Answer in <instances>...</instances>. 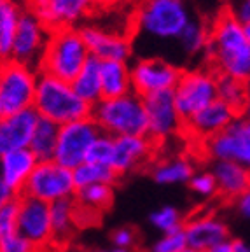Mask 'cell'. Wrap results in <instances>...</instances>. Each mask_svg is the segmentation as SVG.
Listing matches in <instances>:
<instances>
[{
    "label": "cell",
    "mask_w": 250,
    "mask_h": 252,
    "mask_svg": "<svg viewBox=\"0 0 250 252\" xmlns=\"http://www.w3.org/2000/svg\"><path fill=\"white\" fill-rule=\"evenodd\" d=\"M58 131L60 126L47 119L39 118L33 135H31L30 147L28 149L35 154L39 161H49L55 156L56 142H58Z\"/></svg>",
    "instance_id": "29"
},
{
    "label": "cell",
    "mask_w": 250,
    "mask_h": 252,
    "mask_svg": "<svg viewBox=\"0 0 250 252\" xmlns=\"http://www.w3.org/2000/svg\"><path fill=\"white\" fill-rule=\"evenodd\" d=\"M235 209L243 219L250 220V188L235 200Z\"/></svg>",
    "instance_id": "41"
},
{
    "label": "cell",
    "mask_w": 250,
    "mask_h": 252,
    "mask_svg": "<svg viewBox=\"0 0 250 252\" xmlns=\"http://www.w3.org/2000/svg\"><path fill=\"white\" fill-rule=\"evenodd\" d=\"M138 235L137 231L129 226H121V228L114 229L112 235H110V242H112V247L121 249V251H131L135 245H137Z\"/></svg>",
    "instance_id": "39"
},
{
    "label": "cell",
    "mask_w": 250,
    "mask_h": 252,
    "mask_svg": "<svg viewBox=\"0 0 250 252\" xmlns=\"http://www.w3.org/2000/svg\"><path fill=\"white\" fill-rule=\"evenodd\" d=\"M145 118H147V137L157 144L175 137L182 131L184 121L177 112L172 91L144 96Z\"/></svg>",
    "instance_id": "14"
},
{
    "label": "cell",
    "mask_w": 250,
    "mask_h": 252,
    "mask_svg": "<svg viewBox=\"0 0 250 252\" xmlns=\"http://www.w3.org/2000/svg\"><path fill=\"white\" fill-rule=\"evenodd\" d=\"M236 116L238 114L233 112L227 105H224L219 100H215L210 105L199 110L198 114L192 116L191 119L184 121L182 131L188 133L191 138H194V140H198L199 144H203L205 140L226 130Z\"/></svg>",
    "instance_id": "19"
},
{
    "label": "cell",
    "mask_w": 250,
    "mask_h": 252,
    "mask_svg": "<svg viewBox=\"0 0 250 252\" xmlns=\"http://www.w3.org/2000/svg\"><path fill=\"white\" fill-rule=\"evenodd\" d=\"M25 11L35 14L49 30L79 28L93 12L91 0H20Z\"/></svg>",
    "instance_id": "12"
},
{
    "label": "cell",
    "mask_w": 250,
    "mask_h": 252,
    "mask_svg": "<svg viewBox=\"0 0 250 252\" xmlns=\"http://www.w3.org/2000/svg\"><path fill=\"white\" fill-rule=\"evenodd\" d=\"M82 40L86 44L90 56L100 62H126L133 55V42L129 35L119 32L105 30L98 25H81Z\"/></svg>",
    "instance_id": "15"
},
{
    "label": "cell",
    "mask_w": 250,
    "mask_h": 252,
    "mask_svg": "<svg viewBox=\"0 0 250 252\" xmlns=\"http://www.w3.org/2000/svg\"><path fill=\"white\" fill-rule=\"evenodd\" d=\"M184 236L188 247L207 252L215 244L229 240V226L217 214H194L184 220Z\"/></svg>",
    "instance_id": "18"
},
{
    "label": "cell",
    "mask_w": 250,
    "mask_h": 252,
    "mask_svg": "<svg viewBox=\"0 0 250 252\" xmlns=\"http://www.w3.org/2000/svg\"><path fill=\"white\" fill-rule=\"evenodd\" d=\"M129 72H131V91L142 98L149 94L173 91L182 74L179 65L159 56L138 58L133 65H129Z\"/></svg>",
    "instance_id": "11"
},
{
    "label": "cell",
    "mask_w": 250,
    "mask_h": 252,
    "mask_svg": "<svg viewBox=\"0 0 250 252\" xmlns=\"http://www.w3.org/2000/svg\"><path fill=\"white\" fill-rule=\"evenodd\" d=\"M100 135L102 131L91 116L60 126L53 161L68 170H75L79 165L86 163L88 151Z\"/></svg>",
    "instance_id": "10"
},
{
    "label": "cell",
    "mask_w": 250,
    "mask_h": 252,
    "mask_svg": "<svg viewBox=\"0 0 250 252\" xmlns=\"http://www.w3.org/2000/svg\"><path fill=\"white\" fill-rule=\"evenodd\" d=\"M72 88L88 105H96L102 96V81H100V60L90 56L84 67L72 81Z\"/></svg>",
    "instance_id": "25"
},
{
    "label": "cell",
    "mask_w": 250,
    "mask_h": 252,
    "mask_svg": "<svg viewBox=\"0 0 250 252\" xmlns=\"http://www.w3.org/2000/svg\"><path fill=\"white\" fill-rule=\"evenodd\" d=\"M129 0H91L93 11H110V9L121 7Z\"/></svg>",
    "instance_id": "42"
},
{
    "label": "cell",
    "mask_w": 250,
    "mask_h": 252,
    "mask_svg": "<svg viewBox=\"0 0 250 252\" xmlns=\"http://www.w3.org/2000/svg\"><path fill=\"white\" fill-rule=\"evenodd\" d=\"M14 198H16V194L12 193L11 189H9L4 182L0 181V209H2L5 203H9L11 200H14Z\"/></svg>",
    "instance_id": "44"
},
{
    "label": "cell",
    "mask_w": 250,
    "mask_h": 252,
    "mask_svg": "<svg viewBox=\"0 0 250 252\" xmlns=\"http://www.w3.org/2000/svg\"><path fill=\"white\" fill-rule=\"evenodd\" d=\"M235 252H250V244L245 240H235Z\"/></svg>",
    "instance_id": "45"
},
{
    "label": "cell",
    "mask_w": 250,
    "mask_h": 252,
    "mask_svg": "<svg viewBox=\"0 0 250 252\" xmlns=\"http://www.w3.org/2000/svg\"><path fill=\"white\" fill-rule=\"evenodd\" d=\"M212 175L217 182V193L227 200H236L250 188V170L233 161H214Z\"/></svg>",
    "instance_id": "22"
},
{
    "label": "cell",
    "mask_w": 250,
    "mask_h": 252,
    "mask_svg": "<svg viewBox=\"0 0 250 252\" xmlns=\"http://www.w3.org/2000/svg\"><path fill=\"white\" fill-rule=\"evenodd\" d=\"M88 252H131V251H121V249L109 247V249H93V251H88Z\"/></svg>",
    "instance_id": "47"
},
{
    "label": "cell",
    "mask_w": 250,
    "mask_h": 252,
    "mask_svg": "<svg viewBox=\"0 0 250 252\" xmlns=\"http://www.w3.org/2000/svg\"><path fill=\"white\" fill-rule=\"evenodd\" d=\"M217 77L212 68L182 70L177 86L173 88V102L182 121H188L199 110L217 100Z\"/></svg>",
    "instance_id": "7"
},
{
    "label": "cell",
    "mask_w": 250,
    "mask_h": 252,
    "mask_svg": "<svg viewBox=\"0 0 250 252\" xmlns=\"http://www.w3.org/2000/svg\"><path fill=\"white\" fill-rule=\"evenodd\" d=\"M91 109L93 107L88 105L75 93L70 83L39 72L35 100H33V110L39 118L63 126L90 118Z\"/></svg>",
    "instance_id": "3"
},
{
    "label": "cell",
    "mask_w": 250,
    "mask_h": 252,
    "mask_svg": "<svg viewBox=\"0 0 250 252\" xmlns=\"http://www.w3.org/2000/svg\"><path fill=\"white\" fill-rule=\"evenodd\" d=\"M247 84H249V90H250V79H249V81H247Z\"/></svg>",
    "instance_id": "50"
},
{
    "label": "cell",
    "mask_w": 250,
    "mask_h": 252,
    "mask_svg": "<svg viewBox=\"0 0 250 252\" xmlns=\"http://www.w3.org/2000/svg\"><path fill=\"white\" fill-rule=\"evenodd\" d=\"M39 116L33 109L0 118V156L28 149Z\"/></svg>",
    "instance_id": "20"
},
{
    "label": "cell",
    "mask_w": 250,
    "mask_h": 252,
    "mask_svg": "<svg viewBox=\"0 0 250 252\" xmlns=\"http://www.w3.org/2000/svg\"><path fill=\"white\" fill-rule=\"evenodd\" d=\"M37 163L39 159L30 149L4 154V156H0V181L4 182L16 196H21Z\"/></svg>",
    "instance_id": "21"
},
{
    "label": "cell",
    "mask_w": 250,
    "mask_h": 252,
    "mask_svg": "<svg viewBox=\"0 0 250 252\" xmlns=\"http://www.w3.org/2000/svg\"><path fill=\"white\" fill-rule=\"evenodd\" d=\"M191 191L196 196L203 198V200H210V198L217 196V182H215L214 175L210 170H199V172L192 173L191 181L188 182Z\"/></svg>",
    "instance_id": "34"
},
{
    "label": "cell",
    "mask_w": 250,
    "mask_h": 252,
    "mask_svg": "<svg viewBox=\"0 0 250 252\" xmlns=\"http://www.w3.org/2000/svg\"><path fill=\"white\" fill-rule=\"evenodd\" d=\"M194 161L189 156H172L157 161L151 170V177L157 186H182L191 181Z\"/></svg>",
    "instance_id": "23"
},
{
    "label": "cell",
    "mask_w": 250,
    "mask_h": 252,
    "mask_svg": "<svg viewBox=\"0 0 250 252\" xmlns=\"http://www.w3.org/2000/svg\"><path fill=\"white\" fill-rule=\"evenodd\" d=\"M91 118L103 135L112 138L147 135L144 98L133 91L116 98H102L91 109Z\"/></svg>",
    "instance_id": "5"
},
{
    "label": "cell",
    "mask_w": 250,
    "mask_h": 252,
    "mask_svg": "<svg viewBox=\"0 0 250 252\" xmlns=\"http://www.w3.org/2000/svg\"><path fill=\"white\" fill-rule=\"evenodd\" d=\"M103 98H116L131 93V72L126 62H100Z\"/></svg>",
    "instance_id": "24"
},
{
    "label": "cell",
    "mask_w": 250,
    "mask_h": 252,
    "mask_svg": "<svg viewBox=\"0 0 250 252\" xmlns=\"http://www.w3.org/2000/svg\"><path fill=\"white\" fill-rule=\"evenodd\" d=\"M249 96V84L238 79L219 75L217 77V100L240 116Z\"/></svg>",
    "instance_id": "32"
},
{
    "label": "cell",
    "mask_w": 250,
    "mask_h": 252,
    "mask_svg": "<svg viewBox=\"0 0 250 252\" xmlns=\"http://www.w3.org/2000/svg\"><path fill=\"white\" fill-rule=\"evenodd\" d=\"M39 249L16 231L0 238V252H37Z\"/></svg>",
    "instance_id": "38"
},
{
    "label": "cell",
    "mask_w": 250,
    "mask_h": 252,
    "mask_svg": "<svg viewBox=\"0 0 250 252\" xmlns=\"http://www.w3.org/2000/svg\"><path fill=\"white\" fill-rule=\"evenodd\" d=\"M88 60L90 51L82 40L81 30L74 27L56 28L49 33L39 72L72 83Z\"/></svg>",
    "instance_id": "4"
},
{
    "label": "cell",
    "mask_w": 250,
    "mask_h": 252,
    "mask_svg": "<svg viewBox=\"0 0 250 252\" xmlns=\"http://www.w3.org/2000/svg\"><path fill=\"white\" fill-rule=\"evenodd\" d=\"M18 233L25 236L37 249L44 247L53 240L49 205L35 198L20 196L18 209Z\"/></svg>",
    "instance_id": "16"
},
{
    "label": "cell",
    "mask_w": 250,
    "mask_h": 252,
    "mask_svg": "<svg viewBox=\"0 0 250 252\" xmlns=\"http://www.w3.org/2000/svg\"><path fill=\"white\" fill-rule=\"evenodd\" d=\"M208 37H210V27L201 18L192 16V20L188 23V27L177 37L175 44L182 55L194 58V56L207 53Z\"/></svg>",
    "instance_id": "27"
},
{
    "label": "cell",
    "mask_w": 250,
    "mask_h": 252,
    "mask_svg": "<svg viewBox=\"0 0 250 252\" xmlns=\"http://www.w3.org/2000/svg\"><path fill=\"white\" fill-rule=\"evenodd\" d=\"M184 216L177 207L173 205H163L159 209L153 210L151 216H149V222L154 229L161 233V235H166V233H175L180 231L184 228Z\"/></svg>",
    "instance_id": "33"
},
{
    "label": "cell",
    "mask_w": 250,
    "mask_h": 252,
    "mask_svg": "<svg viewBox=\"0 0 250 252\" xmlns=\"http://www.w3.org/2000/svg\"><path fill=\"white\" fill-rule=\"evenodd\" d=\"M233 18L238 21L240 25H249L250 23V0H229V9H227Z\"/></svg>",
    "instance_id": "40"
},
{
    "label": "cell",
    "mask_w": 250,
    "mask_h": 252,
    "mask_svg": "<svg viewBox=\"0 0 250 252\" xmlns=\"http://www.w3.org/2000/svg\"><path fill=\"white\" fill-rule=\"evenodd\" d=\"M23 11L20 0H0V62L11 58L12 40Z\"/></svg>",
    "instance_id": "26"
},
{
    "label": "cell",
    "mask_w": 250,
    "mask_h": 252,
    "mask_svg": "<svg viewBox=\"0 0 250 252\" xmlns=\"http://www.w3.org/2000/svg\"><path fill=\"white\" fill-rule=\"evenodd\" d=\"M240 116H243L245 119H249L250 121V90H249V96H247V102L245 105H243L242 112H240Z\"/></svg>",
    "instance_id": "46"
},
{
    "label": "cell",
    "mask_w": 250,
    "mask_h": 252,
    "mask_svg": "<svg viewBox=\"0 0 250 252\" xmlns=\"http://www.w3.org/2000/svg\"><path fill=\"white\" fill-rule=\"evenodd\" d=\"M39 70L14 62H0V118L33 109Z\"/></svg>",
    "instance_id": "6"
},
{
    "label": "cell",
    "mask_w": 250,
    "mask_h": 252,
    "mask_svg": "<svg viewBox=\"0 0 250 252\" xmlns=\"http://www.w3.org/2000/svg\"><path fill=\"white\" fill-rule=\"evenodd\" d=\"M112 137L109 135H100L96 140L93 142V146L90 147L86 156L88 163H98V165H109L112 159Z\"/></svg>",
    "instance_id": "35"
},
{
    "label": "cell",
    "mask_w": 250,
    "mask_h": 252,
    "mask_svg": "<svg viewBox=\"0 0 250 252\" xmlns=\"http://www.w3.org/2000/svg\"><path fill=\"white\" fill-rule=\"evenodd\" d=\"M77 203L74 198L68 200L56 201L49 205V216H51V228H53V238L63 240L72 235L75 226L79 224L77 219Z\"/></svg>",
    "instance_id": "28"
},
{
    "label": "cell",
    "mask_w": 250,
    "mask_h": 252,
    "mask_svg": "<svg viewBox=\"0 0 250 252\" xmlns=\"http://www.w3.org/2000/svg\"><path fill=\"white\" fill-rule=\"evenodd\" d=\"M207 252H235V240H224L215 244L214 247H210Z\"/></svg>",
    "instance_id": "43"
},
{
    "label": "cell",
    "mask_w": 250,
    "mask_h": 252,
    "mask_svg": "<svg viewBox=\"0 0 250 252\" xmlns=\"http://www.w3.org/2000/svg\"><path fill=\"white\" fill-rule=\"evenodd\" d=\"M74 200L81 210L100 214L107 210L114 201V186L96 184L75 189Z\"/></svg>",
    "instance_id": "30"
},
{
    "label": "cell",
    "mask_w": 250,
    "mask_h": 252,
    "mask_svg": "<svg viewBox=\"0 0 250 252\" xmlns=\"http://www.w3.org/2000/svg\"><path fill=\"white\" fill-rule=\"evenodd\" d=\"M74 175L75 189L88 188V186L107 184L114 186L118 182L119 175L110 168L109 165H98V163H82L75 170H72Z\"/></svg>",
    "instance_id": "31"
},
{
    "label": "cell",
    "mask_w": 250,
    "mask_h": 252,
    "mask_svg": "<svg viewBox=\"0 0 250 252\" xmlns=\"http://www.w3.org/2000/svg\"><path fill=\"white\" fill-rule=\"evenodd\" d=\"M49 33L51 30L35 14L23 11L18 28H16L14 40H12L11 58L39 70L44 49L49 40Z\"/></svg>",
    "instance_id": "13"
},
{
    "label": "cell",
    "mask_w": 250,
    "mask_h": 252,
    "mask_svg": "<svg viewBox=\"0 0 250 252\" xmlns=\"http://www.w3.org/2000/svg\"><path fill=\"white\" fill-rule=\"evenodd\" d=\"M188 247V242H186L184 231L175 233H166V235H161L153 245H151V252H182Z\"/></svg>",
    "instance_id": "37"
},
{
    "label": "cell",
    "mask_w": 250,
    "mask_h": 252,
    "mask_svg": "<svg viewBox=\"0 0 250 252\" xmlns=\"http://www.w3.org/2000/svg\"><path fill=\"white\" fill-rule=\"evenodd\" d=\"M192 16L186 0H138L133 9V28L147 40L175 42Z\"/></svg>",
    "instance_id": "2"
},
{
    "label": "cell",
    "mask_w": 250,
    "mask_h": 252,
    "mask_svg": "<svg viewBox=\"0 0 250 252\" xmlns=\"http://www.w3.org/2000/svg\"><path fill=\"white\" fill-rule=\"evenodd\" d=\"M243 30H245L247 42H249V46H250V23H249V25H245V27H243Z\"/></svg>",
    "instance_id": "48"
},
{
    "label": "cell",
    "mask_w": 250,
    "mask_h": 252,
    "mask_svg": "<svg viewBox=\"0 0 250 252\" xmlns=\"http://www.w3.org/2000/svg\"><path fill=\"white\" fill-rule=\"evenodd\" d=\"M154 144L147 135H126L116 137L112 140V159L110 168L118 173L119 177L140 168L142 165L153 158Z\"/></svg>",
    "instance_id": "17"
},
{
    "label": "cell",
    "mask_w": 250,
    "mask_h": 252,
    "mask_svg": "<svg viewBox=\"0 0 250 252\" xmlns=\"http://www.w3.org/2000/svg\"><path fill=\"white\" fill-rule=\"evenodd\" d=\"M205 55L217 75L238 79L243 83L250 79V46L245 30L227 11L220 12L210 25Z\"/></svg>",
    "instance_id": "1"
},
{
    "label": "cell",
    "mask_w": 250,
    "mask_h": 252,
    "mask_svg": "<svg viewBox=\"0 0 250 252\" xmlns=\"http://www.w3.org/2000/svg\"><path fill=\"white\" fill-rule=\"evenodd\" d=\"M201 151L212 161H233L250 170V121L236 116L226 130L205 140Z\"/></svg>",
    "instance_id": "9"
},
{
    "label": "cell",
    "mask_w": 250,
    "mask_h": 252,
    "mask_svg": "<svg viewBox=\"0 0 250 252\" xmlns=\"http://www.w3.org/2000/svg\"><path fill=\"white\" fill-rule=\"evenodd\" d=\"M74 194L75 184L72 170L49 159V161L37 163L21 196L35 198V200L51 205L56 201L74 198Z\"/></svg>",
    "instance_id": "8"
},
{
    "label": "cell",
    "mask_w": 250,
    "mask_h": 252,
    "mask_svg": "<svg viewBox=\"0 0 250 252\" xmlns=\"http://www.w3.org/2000/svg\"><path fill=\"white\" fill-rule=\"evenodd\" d=\"M182 252H205V251H198V249H192V247H186Z\"/></svg>",
    "instance_id": "49"
},
{
    "label": "cell",
    "mask_w": 250,
    "mask_h": 252,
    "mask_svg": "<svg viewBox=\"0 0 250 252\" xmlns=\"http://www.w3.org/2000/svg\"><path fill=\"white\" fill-rule=\"evenodd\" d=\"M18 209L20 196H16L0 209V238L18 231Z\"/></svg>",
    "instance_id": "36"
}]
</instances>
